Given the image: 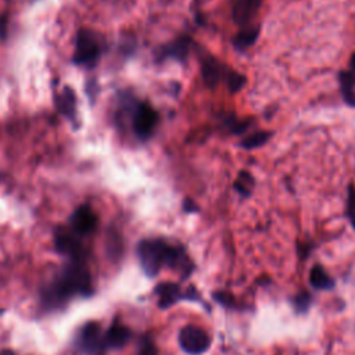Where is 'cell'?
I'll list each match as a JSON object with an SVG mask.
<instances>
[{
    "label": "cell",
    "instance_id": "cell-1",
    "mask_svg": "<svg viewBox=\"0 0 355 355\" xmlns=\"http://www.w3.org/2000/svg\"><path fill=\"white\" fill-rule=\"evenodd\" d=\"M137 257L144 273L150 277L155 276L162 266L175 269L180 276H189L194 265L179 245L166 243L162 239H146L137 245Z\"/></svg>",
    "mask_w": 355,
    "mask_h": 355
},
{
    "label": "cell",
    "instance_id": "cell-2",
    "mask_svg": "<svg viewBox=\"0 0 355 355\" xmlns=\"http://www.w3.org/2000/svg\"><path fill=\"white\" fill-rule=\"evenodd\" d=\"M92 277L87 268L83 262L72 261L67 265L57 280L53 282L51 286L47 287L44 293V298L53 306H58L64 304L71 295H89L92 294Z\"/></svg>",
    "mask_w": 355,
    "mask_h": 355
},
{
    "label": "cell",
    "instance_id": "cell-3",
    "mask_svg": "<svg viewBox=\"0 0 355 355\" xmlns=\"http://www.w3.org/2000/svg\"><path fill=\"white\" fill-rule=\"evenodd\" d=\"M101 49L97 37L90 31H80L76 36L75 42V53H73V62L83 67H93L96 65L100 57Z\"/></svg>",
    "mask_w": 355,
    "mask_h": 355
},
{
    "label": "cell",
    "instance_id": "cell-4",
    "mask_svg": "<svg viewBox=\"0 0 355 355\" xmlns=\"http://www.w3.org/2000/svg\"><path fill=\"white\" fill-rule=\"evenodd\" d=\"M180 348L190 355H200L211 345V337L202 329L189 324L184 326L178 336Z\"/></svg>",
    "mask_w": 355,
    "mask_h": 355
},
{
    "label": "cell",
    "instance_id": "cell-5",
    "mask_svg": "<svg viewBox=\"0 0 355 355\" xmlns=\"http://www.w3.org/2000/svg\"><path fill=\"white\" fill-rule=\"evenodd\" d=\"M54 245L60 254L69 257L71 261L83 262L86 258L79 236L65 227H57L54 233Z\"/></svg>",
    "mask_w": 355,
    "mask_h": 355
},
{
    "label": "cell",
    "instance_id": "cell-6",
    "mask_svg": "<svg viewBox=\"0 0 355 355\" xmlns=\"http://www.w3.org/2000/svg\"><path fill=\"white\" fill-rule=\"evenodd\" d=\"M79 344L83 352L87 355H103L107 347L104 336H101L100 324L96 322L86 323L80 331Z\"/></svg>",
    "mask_w": 355,
    "mask_h": 355
},
{
    "label": "cell",
    "instance_id": "cell-7",
    "mask_svg": "<svg viewBox=\"0 0 355 355\" xmlns=\"http://www.w3.org/2000/svg\"><path fill=\"white\" fill-rule=\"evenodd\" d=\"M158 121V115L148 104H139L133 114V130L140 139H147Z\"/></svg>",
    "mask_w": 355,
    "mask_h": 355
},
{
    "label": "cell",
    "instance_id": "cell-8",
    "mask_svg": "<svg viewBox=\"0 0 355 355\" xmlns=\"http://www.w3.org/2000/svg\"><path fill=\"white\" fill-rule=\"evenodd\" d=\"M97 222H98L97 215L89 205L78 207L69 218L71 229L78 236H85L92 233L97 227Z\"/></svg>",
    "mask_w": 355,
    "mask_h": 355
},
{
    "label": "cell",
    "instance_id": "cell-9",
    "mask_svg": "<svg viewBox=\"0 0 355 355\" xmlns=\"http://www.w3.org/2000/svg\"><path fill=\"white\" fill-rule=\"evenodd\" d=\"M154 291L158 295V306L162 309H166V308L175 305L184 297L179 284L172 283V282L159 283Z\"/></svg>",
    "mask_w": 355,
    "mask_h": 355
},
{
    "label": "cell",
    "instance_id": "cell-10",
    "mask_svg": "<svg viewBox=\"0 0 355 355\" xmlns=\"http://www.w3.org/2000/svg\"><path fill=\"white\" fill-rule=\"evenodd\" d=\"M57 110L68 119H75L76 116V96L71 87H64L61 93L55 96Z\"/></svg>",
    "mask_w": 355,
    "mask_h": 355
},
{
    "label": "cell",
    "instance_id": "cell-11",
    "mask_svg": "<svg viewBox=\"0 0 355 355\" xmlns=\"http://www.w3.org/2000/svg\"><path fill=\"white\" fill-rule=\"evenodd\" d=\"M262 0H237L233 7L234 21L240 25H245L250 22L252 15L258 11Z\"/></svg>",
    "mask_w": 355,
    "mask_h": 355
},
{
    "label": "cell",
    "instance_id": "cell-12",
    "mask_svg": "<svg viewBox=\"0 0 355 355\" xmlns=\"http://www.w3.org/2000/svg\"><path fill=\"white\" fill-rule=\"evenodd\" d=\"M130 330L122 324H112L105 336H104V341H105V347H110V348H121L123 347L129 340H130Z\"/></svg>",
    "mask_w": 355,
    "mask_h": 355
},
{
    "label": "cell",
    "instance_id": "cell-13",
    "mask_svg": "<svg viewBox=\"0 0 355 355\" xmlns=\"http://www.w3.org/2000/svg\"><path fill=\"white\" fill-rule=\"evenodd\" d=\"M225 75V68L212 57L202 61V78L207 86L214 87L218 85L220 78Z\"/></svg>",
    "mask_w": 355,
    "mask_h": 355
},
{
    "label": "cell",
    "instance_id": "cell-14",
    "mask_svg": "<svg viewBox=\"0 0 355 355\" xmlns=\"http://www.w3.org/2000/svg\"><path fill=\"white\" fill-rule=\"evenodd\" d=\"M341 93L345 101L355 107V71H344L340 73Z\"/></svg>",
    "mask_w": 355,
    "mask_h": 355
},
{
    "label": "cell",
    "instance_id": "cell-15",
    "mask_svg": "<svg viewBox=\"0 0 355 355\" xmlns=\"http://www.w3.org/2000/svg\"><path fill=\"white\" fill-rule=\"evenodd\" d=\"M309 282H311L312 287L318 288V290H327V288H331L334 284L331 277L327 275V272L320 265H315L311 269Z\"/></svg>",
    "mask_w": 355,
    "mask_h": 355
},
{
    "label": "cell",
    "instance_id": "cell-16",
    "mask_svg": "<svg viewBox=\"0 0 355 355\" xmlns=\"http://www.w3.org/2000/svg\"><path fill=\"white\" fill-rule=\"evenodd\" d=\"M258 33H259V29L257 26L254 28H245L243 31H240L236 36H234V46L236 49L239 50H244L247 47H250L258 37Z\"/></svg>",
    "mask_w": 355,
    "mask_h": 355
},
{
    "label": "cell",
    "instance_id": "cell-17",
    "mask_svg": "<svg viewBox=\"0 0 355 355\" xmlns=\"http://www.w3.org/2000/svg\"><path fill=\"white\" fill-rule=\"evenodd\" d=\"M187 51H189V39L187 37H180L179 40H176L166 49L168 55H172L179 60H183L186 57Z\"/></svg>",
    "mask_w": 355,
    "mask_h": 355
},
{
    "label": "cell",
    "instance_id": "cell-18",
    "mask_svg": "<svg viewBox=\"0 0 355 355\" xmlns=\"http://www.w3.org/2000/svg\"><path fill=\"white\" fill-rule=\"evenodd\" d=\"M252 184H254V179L252 176L243 171L239 173L237 179H236V183H234V187L239 193H241L243 196H248L251 193V189H252Z\"/></svg>",
    "mask_w": 355,
    "mask_h": 355
},
{
    "label": "cell",
    "instance_id": "cell-19",
    "mask_svg": "<svg viewBox=\"0 0 355 355\" xmlns=\"http://www.w3.org/2000/svg\"><path fill=\"white\" fill-rule=\"evenodd\" d=\"M269 137H270V133H268V132H257V133L248 136L247 139H244L241 141V146L244 148H248V150L255 148V147H259V146L265 144Z\"/></svg>",
    "mask_w": 355,
    "mask_h": 355
},
{
    "label": "cell",
    "instance_id": "cell-20",
    "mask_svg": "<svg viewBox=\"0 0 355 355\" xmlns=\"http://www.w3.org/2000/svg\"><path fill=\"white\" fill-rule=\"evenodd\" d=\"M311 305V295L306 291H301L294 297V306L297 312H305Z\"/></svg>",
    "mask_w": 355,
    "mask_h": 355
},
{
    "label": "cell",
    "instance_id": "cell-21",
    "mask_svg": "<svg viewBox=\"0 0 355 355\" xmlns=\"http://www.w3.org/2000/svg\"><path fill=\"white\" fill-rule=\"evenodd\" d=\"M226 80H227V86L230 89V92H237L243 87L244 82H245V78L240 73H236V72H229L227 76H226Z\"/></svg>",
    "mask_w": 355,
    "mask_h": 355
},
{
    "label": "cell",
    "instance_id": "cell-22",
    "mask_svg": "<svg viewBox=\"0 0 355 355\" xmlns=\"http://www.w3.org/2000/svg\"><path fill=\"white\" fill-rule=\"evenodd\" d=\"M348 218L351 225L355 229V187L349 186L348 189Z\"/></svg>",
    "mask_w": 355,
    "mask_h": 355
},
{
    "label": "cell",
    "instance_id": "cell-23",
    "mask_svg": "<svg viewBox=\"0 0 355 355\" xmlns=\"http://www.w3.org/2000/svg\"><path fill=\"white\" fill-rule=\"evenodd\" d=\"M212 297L215 298V301H218L219 304H222V305H225V306H233V304H234L233 297H232L230 294H227V293L218 291V293H214Z\"/></svg>",
    "mask_w": 355,
    "mask_h": 355
},
{
    "label": "cell",
    "instance_id": "cell-24",
    "mask_svg": "<svg viewBox=\"0 0 355 355\" xmlns=\"http://www.w3.org/2000/svg\"><path fill=\"white\" fill-rule=\"evenodd\" d=\"M139 355H157V351H155L154 344H153L150 340L146 338V340L141 343V348H140Z\"/></svg>",
    "mask_w": 355,
    "mask_h": 355
},
{
    "label": "cell",
    "instance_id": "cell-25",
    "mask_svg": "<svg viewBox=\"0 0 355 355\" xmlns=\"http://www.w3.org/2000/svg\"><path fill=\"white\" fill-rule=\"evenodd\" d=\"M7 25H8V19L6 15L0 17V39L4 40L7 36Z\"/></svg>",
    "mask_w": 355,
    "mask_h": 355
},
{
    "label": "cell",
    "instance_id": "cell-26",
    "mask_svg": "<svg viewBox=\"0 0 355 355\" xmlns=\"http://www.w3.org/2000/svg\"><path fill=\"white\" fill-rule=\"evenodd\" d=\"M183 208H184L187 212H193V211L197 209V208H196V204H194L193 201H190V200H186V201H184Z\"/></svg>",
    "mask_w": 355,
    "mask_h": 355
},
{
    "label": "cell",
    "instance_id": "cell-27",
    "mask_svg": "<svg viewBox=\"0 0 355 355\" xmlns=\"http://www.w3.org/2000/svg\"><path fill=\"white\" fill-rule=\"evenodd\" d=\"M351 71H355V53L351 57Z\"/></svg>",
    "mask_w": 355,
    "mask_h": 355
},
{
    "label": "cell",
    "instance_id": "cell-28",
    "mask_svg": "<svg viewBox=\"0 0 355 355\" xmlns=\"http://www.w3.org/2000/svg\"><path fill=\"white\" fill-rule=\"evenodd\" d=\"M0 355H15V354L12 351H10V349H4V351L0 352Z\"/></svg>",
    "mask_w": 355,
    "mask_h": 355
}]
</instances>
